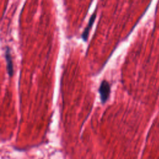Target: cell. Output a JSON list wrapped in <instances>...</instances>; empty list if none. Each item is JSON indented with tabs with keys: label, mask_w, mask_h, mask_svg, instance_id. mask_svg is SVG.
Here are the masks:
<instances>
[{
	"label": "cell",
	"mask_w": 159,
	"mask_h": 159,
	"mask_svg": "<svg viewBox=\"0 0 159 159\" xmlns=\"http://www.w3.org/2000/svg\"><path fill=\"white\" fill-rule=\"evenodd\" d=\"M99 92L100 94L101 101L102 104H104L108 99V98L111 93L110 85L106 80H104L101 83L100 86L99 88Z\"/></svg>",
	"instance_id": "1"
},
{
	"label": "cell",
	"mask_w": 159,
	"mask_h": 159,
	"mask_svg": "<svg viewBox=\"0 0 159 159\" xmlns=\"http://www.w3.org/2000/svg\"><path fill=\"white\" fill-rule=\"evenodd\" d=\"M5 58L6 60V68L7 71L9 74V76L11 77L13 75L14 73V70H13V63L12 60V57L11 55V50L9 47H6V51H5Z\"/></svg>",
	"instance_id": "2"
},
{
	"label": "cell",
	"mask_w": 159,
	"mask_h": 159,
	"mask_svg": "<svg viewBox=\"0 0 159 159\" xmlns=\"http://www.w3.org/2000/svg\"><path fill=\"white\" fill-rule=\"evenodd\" d=\"M96 11H95L93 14L91 16L90 18H89V22H88V25L87 27L84 29V31L83 32L82 34H81V37L83 38V39L84 40V41H86L87 39H88V35H89V30L95 20V19H96Z\"/></svg>",
	"instance_id": "3"
}]
</instances>
